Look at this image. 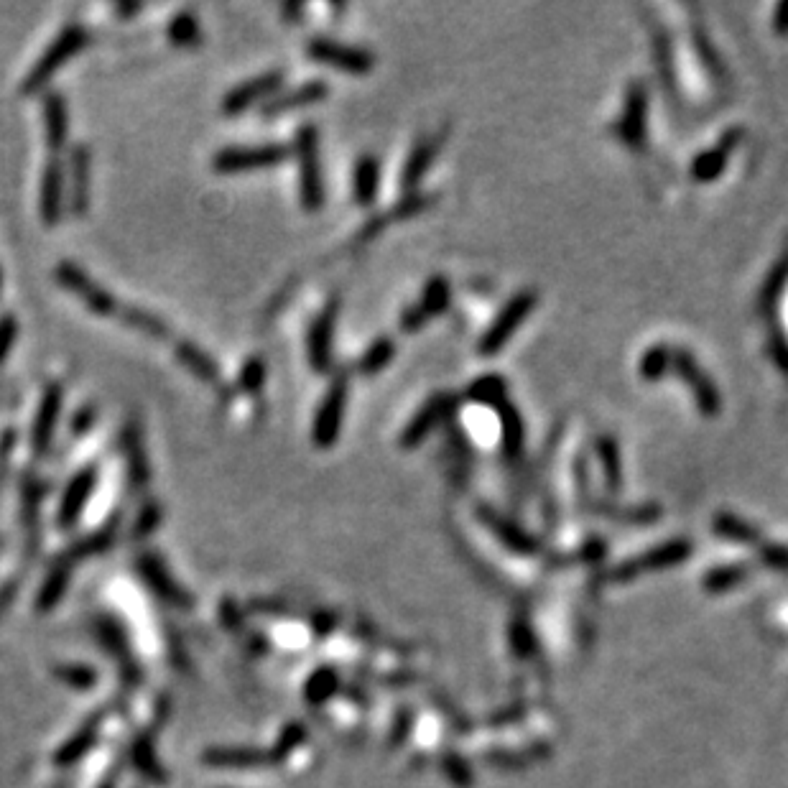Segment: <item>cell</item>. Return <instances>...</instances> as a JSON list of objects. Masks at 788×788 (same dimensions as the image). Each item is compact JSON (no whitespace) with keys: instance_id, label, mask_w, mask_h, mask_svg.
<instances>
[{"instance_id":"cell-45","label":"cell","mask_w":788,"mask_h":788,"mask_svg":"<svg viewBox=\"0 0 788 788\" xmlns=\"http://www.w3.org/2000/svg\"><path fill=\"white\" fill-rule=\"evenodd\" d=\"M161 518H164L161 503H156V500L143 503L136 521H133V539H146V536H151V533L161 526Z\"/></svg>"},{"instance_id":"cell-56","label":"cell","mask_w":788,"mask_h":788,"mask_svg":"<svg viewBox=\"0 0 788 788\" xmlns=\"http://www.w3.org/2000/svg\"><path fill=\"white\" fill-rule=\"evenodd\" d=\"M100 788H115V776H110V778H108V781H105V783H103V786H100Z\"/></svg>"},{"instance_id":"cell-7","label":"cell","mask_w":788,"mask_h":788,"mask_svg":"<svg viewBox=\"0 0 788 788\" xmlns=\"http://www.w3.org/2000/svg\"><path fill=\"white\" fill-rule=\"evenodd\" d=\"M676 378H681L692 391L694 403H697V411L704 416V419H715L720 416L722 411V396L717 391L715 380L709 378L707 373L702 370V365L697 363L692 352L684 350V347H674L671 350V370Z\"/></svg>"},{"instance_id":"cell-31","label":"cell","mask_w":788,"mask_h":788,"mask_svg":"<svg viewBox=\"0 0 788 788\" xmlns=\"http://www.w3.org/2000/svg\"><path fill=\"white\" fill-rule=\"evenodd\" d=\"M595 454L607 488L618 493V490L623 488V462H620L618 439H615L613 434H600V437L595 439Z\"/></svg>"},{"instance_id":"cell-11","label":"cell","mask_w":788,"mask_h":788,"mask_svg":"<svg viewBox=\"0 0 788 788\" xmlns=\"http://www.w3.org/2000/svg\"><path fill=\"white\" fill-rule=\"evenodd\" d=\"M307 54L309 59H314L317 64L340 69V72L347 74H358V77L360 74H370L375 67V57L368 52V49L340 44V41L324 39V36H314V39H309Z\"/></svg>"},{"instance_id":"cell-16","label":"cell","mask_w":788,"mask_h":788,"mask_svg":"<svg viewBox=\"0 0 788 788\" xmlns=\"http://www.w3.org/2000/svg\"><path fill=\"white\" fill-rule=\"evenodd\" d=\"M136 569H138V574H141L143 582H146L148 590L154 592L156 597H161L166 605L192 607V602H194L192 595H189L182 584L171 577L161 556L151 554V551H143V554L136 559Z\"/></svg>"},{"instance_id":"cell-22","label":"cell","mask_w":788,"mask_h":788,"mask_svg":"<svg viewBox=\"0 0 788 788\" xmlns=\"http://www.w3.org/2000/svg\"><path fill=\"white\" fill-rule=\"evenodd\" d=\"M120 449H123L125 472H128L131 488H146L148 480H151V462H148L143 431L136 421L125 424V429L120 431Z\"/></svg>"},{"instance_id":"cell-52","label":"cell","mask_w":788,"mask_h":788,"mask_svg":"<svg viewBox=\"0 0 788 788\" xmlns=\"http://www.w3.org/2000/svg\"><path fill=\"white\" fill-rule=\"evenodd\" d=\"M760 556H763V562L771 564V567H776L778 572H786L788 574V549H786V546H778V544L763 546Z\"/></svg>"},{"instance_id":"cell-53","label":"cell","mask_w":788,"mask_h":788,"mask_svg":"<svg viewBox=\"0 0 788 788\" xmlns=\"http://www.w3.org/2000/svg\"><path fill=\"white\" fill-rule=\"evenodd\" d=\"M95 421H97V411L92 409V406H82L72 419V434L74 437H85L87 431L95 426Z\"/></svg>"},{"instance_id":"cell-33","label":"cell","mask_w":788,"mask_h":788,"mask_svg":"<svg viewBox=\"0 0 788 788\" xmlns=\"http://www.w3.org/2000/svg\"><path fill=\"white\" fill-rule=\"evenodd\" d=\"M69 569H72V562L69 559H59L57 564H54V569L49 572V577L44 579V584H41V592L39 597H36V607H39V613H49L52 607H57L59 602H62L64 592H67V584H69Z\"/></svg>"},{"instance_id":"cell-34","label":"cell","mask_w":788,"mask_h":788,"mask_svg":"<svg viewBox=\"0 0 788 788\" xmlns=\"http://www.w3.org/2000/svg\"><path fill=\"white\" fill-rule=\"evenodd\" d=\"M788 284V250L783 253L781 258H778L776 263H773L771 273L766 276V281H763V286H760L758 291V312L760 314H771L773 309H776L778 299H781L783 289H786Z\"/></svg>"},{"instance_id":"cell-46","label":"cell","mask_w":788,"mask_h":788,"mask_svg":"<svg viewBox=\"0 0 788 788\" xmlns=\"http://www.w3.org/2000/svg\"><path fill=\"white\" fill-rule=\"evenodd\" d=\"M57 679H62L64 684H69L72 689H92L97 684V674L90 669V666L82 664H67V666H57L54 669Z\"/></svg>"},{"instance_id":"cell-17","label":"cell","mask_w":788,"mask_h":788,"mask_svg":"<svg viewBox=\"0 0 788 788\" xmlns=\"http://www.w3.org/2000/svg\"><path fill=\"white\" fill-rule=\"evenodd\" d=\"M449 296H452V286H449L447 276L429 278V284L424 286L421 299L416 301V304H411V307L401 314V319H398L403 332H406V335H414V332H419L426 322L439 317V314L447 309Z\"/></svg>"},{"instance_id":"cell-25","label":"cell","mask_w":788,"mask_h":788,"mask_svg":"<svg viewBox=\"0 0 788 788\" xmlns=\"http://www.w3.org/2000/svg\"><path fill=\"white\" fill-rule=\"evenodd\" d=\"M495 414L500 419V434H503V457L505 460L516 462L518 457L523 454V447H526V421H523L521 411L513 406L508 398L500 401L495 406Z\"/></svg>"},{"instance_id":"cell-8","label":"cell","mask_w":788,"mask_h":788,"mask_svg":"<svg viewBox=\"0 0 788 788\" xmlns=\"http://www.w3.org/2000/svg\"><path fill=\"white\" fill-rule=\"evenodd\" d=\"M54 278H57V284L62 286L64 291L77 296L92 314H97V317H118L120 301L115 299L108 289H103V286L97 284V281H92L90 273L82 271L77 263H69V261L57 263V268H54Z\"/></svg>"},{"instance_id":"cell-50","label":"cell","mask_w":788,"mask_h":788,"mask_svg":"<svg viewBox=\"0 0 788 788\" xmlns=\"http://www.w3.org/2000/svg\"><path fill=\"white\" fill-rule=\"evenodd\" d=\"M768 352H771L773 363L781 368V373L788 375V337L778 327L768 332Z\"/></svg>"},{"instance_id":"cell-47","label":"cell","mask_w":788,"mask_h":788,"mask_svg":"<svg viewBox=\"0 0 788 788\" xmlns=\"http://www.w3.org/2000/svg\"><path fill=\"white\" fill-rule=\"evenodd\" d=\"M431 202H434V197H429V194H419V192L406 194V197H403L401 202L393 207L391 215H388V220H406V217L421 215L424 210H429Z\"/></svg>"},{"instance_id":"cell-57","label":"cell","mask_w":788,"mask_h":788,"mask_svg":"<svg viewBox=\"0 0 788 788\" xmlns=\"http://www.w3.org/2000/svg\"><path fill=\"white\" fill-rule=\"evenodd\" d=\"M0 291H3V271H0Z\"/></svg>"},{"instance_id":"cell-51","label":"cell","mask_w":788,"mask_h":788,"mask_svg":"<svg viewBox=\"0 0 788 788\" xmlns=\"http://www.w3.org/2000/svg\"><path fill=\"white\" fill-rule=\"evenodd\" d=\"M16 340H18V319L11 317V314L0 317V363L8 358V352H11L13 342Z\"/></svg>"},{"instance_id":"cell-12","label":"cell","mask_w":788,"mask_h":788,"mask_svg":"<svg viewBox=\"0 0 788 788\" xmlns=\"http://www.w3.org/2000/svg\"><path fill=\"white\" fill-rule=\"evenodd\" d=\"M284 80L286 74L281 72V69H271V72H263L258 74V77H253V80L233 87V90L222 97V115L235 118V115L248 113V110L256 108V105H266L271 97H276V92L281 90Z\"/></svg>"},{"instance_id":"cell-20","label":"cell","mask_w":788,"mask_h":788,"mask_svg":"<svg viewBox=\"0 0 788 788\" xmlns=\"http://www.w3.org/2000/svg\"><path fill=\"white\" fill-rule=\"evenodd\" d=\"M67 210V176L59 159H49L41 174L39 189V215L46 227H54Z\"/></svg>"},{"instance_id":"cell-30","label":"cell","mask_w":788,"mask_h":788,"mask_svg":"<svg viewBox=\"0 0 788 788\" xmlns=\"http://www.w3.org/2000/svg\"><path fill=\"white\" fill-rule=\"evenodd\" d=\"M202 763L215 768H256L271 763V753L253 748H210L202 753Z\"/></svg>"},{"instance_id":"cell-32","label":"cell","mask_w":788,"mask_h":788,"mask_svg":"<svg viewBox=\"0 0 788 788\" xmlns=\"http://www.w3.org/2000/svg\"><path fill=\"white\" fill-rule=\"evenodd\" d=\"M118 523H120V516L110 518V521L105 523L100 531L90 533V536H85V539L77 541V544L67 551V556H64V559H69V562L74 564V562H82V559H90V556L105 554V551L113 546L115 533H118Z\"/></svg>"},{"instance_id":"cell-26","label":"cell","mask_w":788,"mask_h":788,"mask_svg":"<svg viewBox=\"0 0 788 788\" xmlns=\"http://www.w3.org/2000/svg\"><path fill=\"white\" fill-rule=\"evenodd\" d=\"M174 358L179 360V363H182L184 368L194 375V378L202 380V383H207V386H220L222 383L220 365L215 363V358H212L210 352L202 350V347L194 345V342H189V340L176 342Z\"/></svg>"},{"instance_id":"cell-19","label":"cell","mask_w":788,"mask_h":788,"mask_svg":"<svg viewBox=\"0 0 788 788\" xmlns=\"http://www.w3.org/2000/svg\"><path fill=\"white\" fill-rule=\"evenodd\" d=\"M686 556H692V544H689V541L684 539L666 541V544L656 546V549H651L648 554L633 559V562L620 564V567L610 574V579H615V582H625V579H633L643 572H656V569L674 567V564L684 562Z\"/></svg>"},{"instance_id":"cell-10","label":"cell","mask_w":788,"mask_h":788,"mask_svg":"<svg viewBox=\"0 0 788 788\" xmlns=\"http://www.w3.org/2000/svg\"><path fill=\"white\" fill-rule=\"evenodd\" d=\"M340 317V299H332L319 309L307 332V360L309 368L317 375H327L332 370V342H335V324Z\"/></svg>"},{"instance_id":"cell-3","label":"cell","mask_w":788,"mask_h":788,"mask_svg":"<svg viewBox=\"0 0 788 788\" xmlns=\"http://www.w3.org/2000/svg\"><path fill=\"white\" fill-rule=\"evenodd\" d=\"M536 304H539V291L536 289H523L518 291V294H513L511 299H508V304L498 312V317L490 322V327L485 329L480 340H477V355H480V358H493V355H498V352L508 345V340L516 335L518 327L531 317Z\"/></svg>"},{"instance_id":"cell-36","label":"cell","mask_w":788,"mask_h":788,"mask_svg":"<svg viewBox=\"0 0 788 788\" xmlns=\"http://www.w3.org/2000/svg\"><path fill=\"white\" fill-rule=\"evenodd\" d=\"M118 317L123 319L128 327L136 329V332H141V335L151 337V340H169V335H171L169 324H166L159 314L148 312V309L120 307Z\"/></svg>"},{"instance_id":"cell-29","label":"cell","mask_w":788,"mask_h":788,"mask_svg":"<svg viewBox=\"0 0 788 788\" xmlns=\"http://www.w3.org/2000/svg\"><path fill=\"white\" fill-rule=\"evenodd\" d=\"M380 161L373 154H363L352 171V199L358 207H370L378 197Z\"/></svg>"},{"instance_id":"cell-40","label":"cell","mask_w":788,"mask_h":788,"mask_svg":"<svg viewBox=\"0 0 788 788\" xmlns=\"http://www.w3.org/2000/svg\"><path fill=\"white\" fill-rule=\"evenodd\" d=\"M166 36H169L171 44L179 46V49H194V46L202 44V29H199L197 18L189 11L174 13V18L169 21V29H166Z\"/></svg>"},{"instance_id":"cell-1","label":"cell","mask_w":788,"mask_h":788,"mask_svg":"<svg viewBox=\"0 0 788 788\" xmlns=\"http://www.w3.org/2000/svg\"><path fill=\"white\" fill-rule=\"evenodd\" d=\"M291 156L299 166V202L304 212H319L324 207V171L319 159V131L317 125H301L294 133V148Z\"/></svg>"},{"instance_id":"cell-39","label":"cell","mask_w":788,"mask_h":788,"mask_svg":"<svg viewBox=\"0 0 788 788\" xmlns=\"http://www.w3.org/2000/svg\"><path fill=\"white\" fill-rule=\"evenodd\" d=\"M671 350H674V345H664V342L648 347V350L641 355V360H638V375H641V380H646V383H658L664 375H669Z\"/></svg>"},{"instance_id":"cell-21","label":"cell","mask_w":788,"mask_h":788,"mask_svg":"<svg viewBox=\"0 0 788 788\" xmlns=\"http://www.w3.org/2000/svg\"><path fill=\"white\" fill-rule=\"evenodd\" d=\"M329 95V85L322 80H309L304 85H296L291 90L281 92V95L271 97L266 105H261L263 118H278V115H289L294 110L312 108V105L322 103Z\"/></svg>"},{"instance_id":"cell-43","label":"cell","mask_w":788,"mask_h":788,"mask_svg":"<svg viewBox=\"0 0 788 788\" xmlns=\"http://www.w3.org/2000/svg\"><path fill=\"white\" fill-rule=\"evenodd\" d=\"M266 386V360L261 355H253L243 363L238 375V391L248 393V396H258Z\"/></svg>"},{"instance_id":"cell-41","label":"cell","mask_w":788,"mask_h":788,"mask_svg":"<svg viewBox=\"0 0 788 788\" xmlns=\"http://www.w3.org/2000/svg\"><path fill=\"white\" fill-rule=\"evenodd\" d=\"M712 523H715V531L720 533L722 539L743 541V544H750V541L760 539L758 528L750 526L748 521H743V518L735 516V513H717Z\"/></svg>"},{"instance_id":"cell-35","label":"cell","mask_w":788,"mask_h":788,"mask_svg":"<svg viewBox=\"0 0 788 788\" xmlns=\"http://www.w3.org/2000/svg\"><path fill=\"white\" fill-rule=\"evenodd\" d=\"M393 358H396V342L391 337H378L375 342H370L368 350L358 358L355 373H360L363 378H373V375L383 373Z\"/></svg>"},{"instance_id":"cell-42","label":"cell","mask_w":788,"mask_h":788,"mask_svg":"<svg viewBox=\"0 0 788 788\" xmlns=\"http://www.w3.org/2000/svg\"><path fill=\"white\" fill-rule=\"evenodd\" d=\"M131 758H133V766H136L138 771H141L143 776L148 778V781L166 783L164 768H161V763H159V760H156L154 745L148 743L146 737H141V740H136V743H133Z\"/></svg>"},{"instance_id":"cell-9","label":"cell","mask_w":788,"mask_h":788,"mask_svg":"<svg viewBox=\"0 0 788 788\" xmlns=\"http://www.w3.org/2000/svg\"><path fill=\"white\" fill-rule=\"evenodd\" d=\"M457 403H460V398L454 396V393H447V391L431 393V396L421 403L419 411L411 416L409 424L403 426L401 437H398V447L401 449L419 447L424 439L431 437V431L437 429L439 424H444V421L454 414Z\"/></svg>"},{"instance_id":"cell-37","label":"cell","mask_w":788,"mask_h":788,"mask_svg":"<svg viewBox=\"0 0 788 788\" xmlns=\"http://www.w3.org/2000/svg\"><path fill=\"white\" fill-rule=\"evenodd\" d=\"M465 396L470 398V401L485 403V406L495 409L500 401H505V398H508V380L498 373L482 375V378L472 380L470 386H467Z\"/></svg>"},{"instance_id":"cell-14","label":"cell","mask_w":788,"mask_h":788,"mask_svg":"<svg viewBox=\"0 0 788 788\" xmlns=\"http://www.w3.org/2000/svg\"><path fill=\"white\" fill-rule=\"evenodd\" d=\"M97 480H100L97 467L87 465L67 482V488H64L57 505V526L62 528V531H72V528L80 523L82 513H85L87 503H90L92 493H95L97 488Z\"/></svg>"},{"instance_id":"cell-15","label":"cell","mask_w":788,"mask_h":788,"mask_svg":"<svg viewBox=\"0 0 788 788\" xmlns=\"http://www.w3.org/2000/svg\"><path fill=\"white\" fill-rule=\"evenodd\" d=\"M64 176H67V210L72 212L74 217H85L87 210H90V199H92L90 148L77 143V146L69 151V161Z\"/></svg>"},{"instance_id":"cell-54","label":"cell","mask_w":788,"mask_h":788,"mask_svg":"<svg viewBox=\"0 0 788 788\" xmlns=\"http://www.w3.org/2000/svg\"><path fill=\"white\" fill-rule=\"evenodd\" d=\"M773 31L778 36H788V0L778 3L776 13H773Z\"/></svg>"},{"instance_id":"cell-18","label":"cell","mask_w":788,"mask_h":788,"mask_svg":"<svg viewBox=\"0 0 788 788\" xmlns=\"http://www.w3.org/2000/svg\"><path fill=\"white\" fill-rule=\"evenodd\" d=\"M745 138V128H730V131H725L720 136V141L715 143V146L704 148L702 154L694 156L692 161V179L699 184H709L715 182V179H720L722 171L727 169V164H730V156L735 154L737 146L743 143Z\"/></svg>"},{"instance_id":"cell-55","label":"cell","mask_w":788,"mask_h":788,"mask_svg":"<svg viewBox=\"0 0 788 788\" xmlns=\"http://www.w3.org/2000/svg\"><path fill=\"white\" fill-rule=\"evenodd\" d=\"M141 11H143L141 3H118V6H115V13H118V16H136V13Z\"/></svg>"},{"instance_id":"cell-5","label":"cell","mask_w":788,"mask_h":788,"mask_svg":"<svg viewBox=\"0 0 788 788\" xmlns=\"http://www.w3.org/2000/svg\"><path fill=\"white\" fill-rule=\"evenodd\" d=\"M613 136L625 148L641 154L648 146V90L641 80L625 87L623 110L613 123Z\"/></svg>"},{"instance_id":"cell-38","label":"cell","mask_w":788,"mask_h":788,"mask_svg":"<svg viewBox=\"0 0 788 788\" xmlns=\"http://www.w3.org/2000/svg\"><path fill=\"white\" fill-rule=\"evenodd\" d=\"M100 720H103V712L95 717V720L87 722L85 727H82L77 735L72 737V740H67V743L59 748V753L54 755V763L57 766H72V763H77V760L82 758V755L87 753V750L95 745V737H97V725H100Z\"/></svg>"},{"instance_id":"cell-27","label":"cell","mask_w":788,"mask_h":788,"mask_svg":"<svg viewBox=\"0 0 788 788\" xmlns=\"http://www.w3.org/2000/svg\"><path fill=\"white\" fill-rule=\"evenodd\" d=\"M477 516L488 523L490 531H493L495 536H498V539L508 546V549L518 551V554H528V556L539 554V541L533 539V536H528V533L523 531L521 526H516L513 521L498 516L493 508H477Z\"/></svg>"},{"instance_id":"cell-44","label":"cell","mask_w":788,"mask_h":788,"mask_svg":"<svg viewBox=\"0 0 788 788\" xmlns=\"http://www.w3.org/2000/svg\"><path fill=\"white\" fill-rule=\"evenodd\" d=\"M337 692V674L332 669L314 671L312 679L307 681V699L312 704L327 702Z\"/></svg>"},{"instance_id":"cell-28","label":"cell","mask_w":788,"mask_h":788,"mask_svg":"<svg viewBox=\"0 0 788 788\" xmlns=\"http://www.w3.org/2000/svg\"><path fill=\"white\" fill-rule=\"evenodd\" d=\"M97 635H100V641H103V646L108 648L110 656L118 661L120 671H123L125 681H131V684H136L138 679H141V671H138L136 661H133L131 651H128V643H125L123 638V630L115 625V620L110 618H97Z\"/></svg>"},{"instance_id":"cell-6","label":"cell","mask_w":788,"mask_h":788,"mask_svg":"<svg viewBox=\"0 0 788 788\" xmlns=\"http://www.w3.org/2000/svg\"><path fill=\"white\" fill-rule=\"evenodd\" d=\"M347 393H350V375L337 373L329 391L319 401V409L312 421V442L317 449L335 447L342 434L347 409Z\"/></svg>"},{"instance_id":"cell-2","label":"cell","mask_w":788,"mask_h":788,"mask_svg":"<svg viewBox=\"0 0 788 788\" xmlns=\"http://www.w3.org/2000/svg\"><path fill=\"white\" fill-rule=\"evenodd\" d=\"M87 44H90V34H87V29L82 23H69V26H64V29L54 36L52 44L46 46L44 54L36 59L34 67L29 69V74L23 77V85H21L23 95H34V92L44 90V87L52 82L54 74L62 72L64 64H67L72 57H77Z\"/></svg>"},{"instance_id":"cell-23","label":"cell","mask_w":788,"mask_h":788,"mask_svg":"<svg viewBox=\"0 0 788 788\" xmlns=\"http://www.w3.org/2000/svg\"><path fill=\"white\" fill-rule=\"evenodd\" d=\"M444 141H447V128H442V131L434 133V136H424L416 141V146L409 151V156H406V164H403V169H401V189L403 192L406 194L414 192L416 184L424 179L426 171L431 169V164H434V159H437L439 148H442Z\"/></svg>"},{"instance_id":"cell-4","label":"cell","mask_w":788,"mask_h":788,"mask_svg":"<svg viewBox=\"0 0 788 788\" xmlns=\"http://www.w3.org/2000/svg\"><path fill=\"white\" fill-rule=\"evenodd\" d=\"M291 159V148L281 143H263V146H227L217 151L212 159V169L217 174L235 176L250 171H268Z\"/></svg>"},{"instance_id":"cell-49","label":"cell","mask_w":788,"mask_h":788,"mask_svg":"<svg viewBox=\"0 0 788 788\" xmlns=\"http://www.w3.org/2000/svg\"><path fill=\"white\" fill-rule=\"evenodd\" d=\"M745 567H740V564H735V567H720L715 569V572H709L707 579H704V587L712 592H722L727 590V587H732V584L743 582L745 579Z\"/></svg>"},{"instance_id":"cell-13","label":"cell","mask_w":788,"mask_h":788,"mask_svg":"<svg viewBox=\"0 0 788 788\" xmlns=\"http://www.w3.org/2000/svg\"><path fill=\"white\" fill-rule=\"evenodd\" d=\"M64 409V388L59 383L46 386L36 406L34 421H31V452L34 457H46L54 444L59 419Z\"/></svg>"},{"instance_id":"cell-24","label":"cell","mask_w":788,"mask_h":788,"mask_svg":"<svg viewBox=\"0 0 788 788\" xmlns=\"http://www.w3.org/2000/svg\"><path fill=\"white\" fill-rule=\"evenodd\" d=\"M41 118H44V138L49 151L59 154L67 146L69 138V110L62 92H46L44 105H41Z\"/></svg>"},{"instance_id":"cell-48","label":"cell","mask_w":788,"mask_h":788,"mask_svg":"<svg viewBox=\"0 0 788 788\" xmlns=\"http://www.w3.org/2000/svg\"><path fill=\"white\" fill-rule=\"evenodd\" d=\"M304 735H307V727L299 725V722H291V725L281 732V737H278L276 748L271 750V763H276V760H284L286 755L296 748V745L304 743Z\"/></svg>"}]
</instances>
